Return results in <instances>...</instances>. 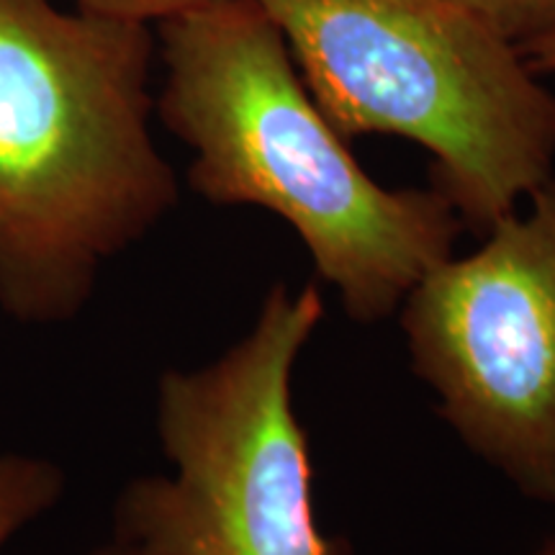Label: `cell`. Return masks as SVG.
<instances>
[{
	"mask_svg": "<svg viewBox=\"0 0 555 555\" xmlns=\"http://www.w3.org/2000/svg\"><path fill=\"white\" fill-rule=\"evenodd\" d=\"M159 121L193 150L191 189L286 219L347 314L378 322L453 255L442 191H391L347 150L258 0H214L157 24Z\"/></svg>",
	"mask_w": 555,
	"mask_h": 555,
	"instance_id": "1",
	"label": "cell"
},
{
	"mask_svg": "<svg viewBox=\"0 0 555 555\" xmlns=\"http://www.w3.org/2000/svg\"><path fill=\"white\" fill-rule=\"evenodd\" d=\"M150 26L0 0V309L73 319L106 260L178 204L150 119Z\"/></svg>",
	"mask_w": 555,
	"mask_h": 555,
	"instance_id": "2",
	"label": "cell"
},
{
	"mask_svg": "<svg viewBox=\"0 0 555 555\" xmlns=\"http://www.w3.org/2000/svg\"><path fill=\"white\" fill-rule=\"evenodd\" d=\"M345 139L422 144L483 232L553 178L555 93L517 44L450 0H258Z\"/></svg>",
	"mask_w": 555,
	"mask_h": 555,
	"instance_id": "3",
	"label": "cell"
},
{
	"mask_svg": "<svg viewBox=\"0 0 555 555\" xmlns=\"http://www.w3.org/2000/svg\"><path fill=\"white\" fill-rule=\"evenodd\" d=\"M324 317L314 286H275L249 335L211 365L159 378L157 433L172 476L116 502L124 555H347L319 530L291 376Z\"/></svg>",
	"mask_w": 555,
	"mask_h": 555,
	"instance_id": "4",
	"label": "cell"
},
{
	"mask_svg": "<svg viewBox=\"0 0 555 555\" xmlns=\"http://www.w3.org/2000/svg\"><path fill=\"white\" fill-rule=\"evenodd\" d=\"M404 298L414 367L457 435L555 504V178Z\"/></svg>",
	"mask_w": 555,
	"mask_h": 555,
	"instance_id": "5",
	"label": "cell"
},
{
	"mask_svg": "<svg viewBox=\"0 0 555 555\" xmlns=\"http://www.w3.org/2000/svg\"><path fill=\"white\" fill-rule=\"evenodd\" d=\"M65 491V476L54 463L34 455H0V551Z\"/></svg>",
	"mask_w": 555,
	"mask_h": 555,
	"instance_id": "6",
	"label": "cell"
},
{
	"mask_svg": "<svg viewBox=\"0 0 555 555\" xmlns=\"http://www.w3.org/2000/svg\"><path fill=\"white\" fill-rule=\"evenodd\" d=\"M512 44L525 47L555 31V0H450Z\"/></svg>",
	"mask_w": 555,
	"mask_h": 555,
	"instance_id": "7",
	"label": "cell"
},
{
	"mask_svg": "<svg viewBox=\"0 0 555 555\" xmlns=\"http://www.w3.org/2000/svg\"><path fill=\"white\" fill-rule=\"evenodd\" d=\"M206 3H214V0H75L78 11L144 26H157Z\"/></svg>",
	"mask_w": 555,
	"mask_h": 555,
	"instance_id": "8",
	"label": "cell"
},
{
	"mask_svg": "<svg viewBox=\"0 0 555 555\" xmlns=\"http://www.w3.org/2000/svg\"><path fill=\"white\" fill-rule=\"evenodd\" d=\"M519 52H522L527 65L535 69L538 75L555 73V31L547 34L543 39H535L530 41V44L519 47Z\"/></svg>",
	"mask_w": 555,
	"mask_h": 555,
	"instance_id": "9",
	"label": "cell"
},
{
	"mask_svg": "<svg viewBox=\"0 0 555 555\" xmlns=\"http://www.w3.org/2000/svg\"><path fill=\"white\" fill-rule=\"evenodd\" d=\"M90 555H124V551L116 543H108V545H101V547H95L93 553Z\"/></svg>",
	"mask_w": 555,
	"mask_h": 555,
	"instance_id": "10",
	"label": "cell"
}]
</instances>
